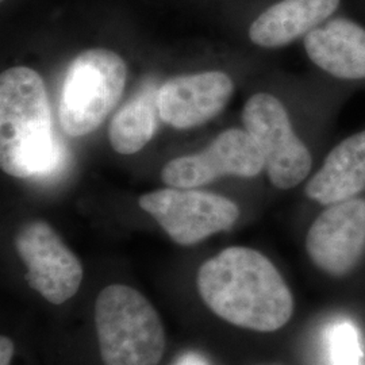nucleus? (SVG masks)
Listing matches in <instances>:
<instances>
[{
  "mask_svg": "<svg viewBox=\"0 0 365 365\" xmlns=\"http://www.w3.org/2000/svg\"><path fill=\"white\" fill-rule=\"evenodd\" d=\"M196 284L210 310L235 327L271 333L287 325L294 313L283 276L255 249L222 250L203 262Z\"/></svg>",
  "mask_w": 365,
  "mask_h": 365,
  "instance_id": "obj_1",
  "label": "nucleus"
},
{
  "mask_svg": "<svg viewBox=\"0 0 365 365\" xmlns=\"http://www.w3.org/2000/svg\"><path fill=\"white\" fill-rule=\"evenodd\" d=\"M53 137L45 83L36 71L15 66L0 76V167L18 179L49 178L66 161Z\"/></svg>",
  "mask_w": 365,
  "mask_h": 365,
  "instance_id": "obj_2",
  "label": "nucleus"
},
{
  "mask_svg": "<svg viewBox=\"0 0 365 365\" xmlns=\"http://www.w3.org/2000/svg\"><path fill=\"white\" fill-rule=\"evenodd\" d=\"M95 327L105 365H158L165 330L144 295L122 284L103 288L95 303Z\"/></svg>",
  "mask_w": 365,
  "mask_h": 365,
  "instance_id": "obj_3",
  "label": "nucleus"
},
{
  "mask_svg": "<svg viewBox=\"0 0 365 365\" xmlns=\"http://www.w3.org/2000/svg\"><path fill=\"white\" fill-rule=\"evenodd\" d=\"M128 66L118 53L88 49L66 71L58 118L66 135L78 138L96 130L122 98Z\"/></svg>",
  "mask_w": 365,
  "mask_h": 365,
  "instance_id": "obj_4",
  "label": "nucleus"
},
{
  "mask_svg": "<svg viewBox=\"0 0 365 365\" xmlns=\"http://www.w3.org/2000/svg\"><path fill=\"white\" fill-rule=\"evenodd\" d=\"M242 122L260 148L274 187L289 190L309 176L313 165L310 150L295 134L287 110L277 98L267 92L252 95L244 107Z\"/></svg>",
  "mask_w": 365,
  "mask_h": 365,
  "instance_id": "obj_5",
  "label": "nucleus"
},
{
  "mask_svg": "<svg viewBox=\"0 0 365 365\" xmlns=\"http://www.w3.org/2000/svg\"><path fill=\"white\" fill-rule=\"evenodd\" d=\"M138 205L182 247L229 230L240 217L233 200L194 188L157 190L140 196Z\"/></svg>",
  "mask_w": 365,
  "mask_h": 365,
  "instance_id": "obj_6",
  "label": "nucleus"
},
{
  "mask_svg": "<svg viewBox=\"0 0 365 365\" xmlns=\"http://www.w3.org/2000/svg\"><path fill=\"white\" fill-rule=\"evenodd\" d=\"M15 249L27 267V284L53 304L71 299L83 280L81 262L51 225L29 222L15 237Z\"/></svg>",
  "mask_w": 365,
  "mask_h": 365,
  "instance_id": "obj_7",
  "label": "nucleus"
},
{
  "mask_svg": "<svg viewBox=\"0 0 365 365\" xmlns=\"http://www.w3.org/2000/svg\"><path fill=\"white\" fill-rule=\"evenodd\" d=\"M264 168L260 148L248 131L227 129L205 150L170 161L161 179L173 188H197L227 175L255 178Z\"/></svg>",
  "mask_w": 365,
  "mask_h": 365,
  "instance_id": "obj_8",
  "label": "nucleus"
},
{
  "mask_svg": "<svg viewBox=\"0 0 365 365\" xmlns=\"http://www.w3.org/2000/svg\"><path fill=\"white\" fill-rule=\"evenodd\" d=\"M306 250L325 274L352 272L365 252V199L353 197L327 206L307 232Z\"/></svg>",
  "mask_w": 365,
  "mask_h": 365,
  "instance_id": "obj_9",
  "label": "nucleus"
},
{
  "mask_svg": "<svg viewBox=\"0 0 365 365\" xmlns=\"http://www.w3.org/2000/svg\"><path fill=\"white\" fill-rule=\"evenodd\" d=\"M233 91V80L218 71L172 78L157 91L158 115L175 129H192L217 117Z\"/></svg>",
  "mask_w": 365,
  "mask_h": 365,
  "instance_id": "obj_10",
  "label": "nucleus"
},
{
  "mask_svg": "<svg viewBox=\"0 0 365 365\" xmlns=\"http://www.w3.org/2000/svg\"><path fill=\"white\" fill-rule=\"evenodd\" d=\"M304 51L315 66L334 78H365V29L337 18L315 27L304 37Z\"/></svg>",
  "mask_w": 365,
  "mask_h": 365,
  "instance_id": "obj_11",
  "label": "nucleus"
},
{
  "mask_svg": "<svg viewBox=\"0 0 365 365\" xmlns=\"http://www.w3.org/2000/svg\"><path fill=\"white\" fill-rule=\"evenodd\" d=\"M341 0H280L261 13L249 27L250 41L267 49L286 46L321 26Z\"/></svg>",
  "mask_w": 365,
  "mask_h": 365,
  "instance_id": "obj_12",
  "label": "nucleus"
},
{
  "mask_svg": "<svg viewBox=\"0 0 365 365\" xmlns=\"http://www.w3.org/2000/svg\"><path fill=\"white\" fill-rule=\"evenodd\" d=\"M365 190V130L345 138L327 155L306 185V195L331 206L353 199Z\"/></svg>",
  "mask_w": 365,
  "mask_h": 365,
  "instance_id": "obj_13",
  "label": "nucleus"
},
{
  "mask_svg": "<svg viewBox=\"0 0 365 365\" xmlns=\"http://www.w3.org/2000/svg\"><path fill=\"white\" fill-rule=\"evenodd\" d=\"M157 92L152 87L134 96L123 106L108 128V140L120 155L140 152L156 131Z\"/></svg>",
  "mask_w": 365,
  "mask_h": 365,
  "instance_id": "obj_14",
  "label": "nucleus"
},
{
  "mask_svg": "<svg viewBox=\"0 0 365 365\" xmlns=\"http://www.w3.org/2000/svg\"><path fill=\"white\" fill-rule=\"evenodd\" d=\"M331 365H361L363 351L356 327L348 321L334 325L329 334Z\"/></svg>",
  "mask_w": 365,
  "mask_h": 365,
  "instance_id": "obj_15",
  "label": "nucleus"
},
{
  "mask_svg": "<svg viewBox=\"0 0 365 365\" xmlns=\"http://www.w3.org/2000/svg\"><path fill=\"white\" fill-rule=\"evenodd\" d=\"M15 345L13 339L1 336L0 339V365H10V361L13 359Z\"/></svg>",
  "mask_w": 365,
  "mask_h": 365,
  "instance_id": "obj_16",
  "label": "nucleus"
},
{
  "mask_svg": "<svg viewBox=\"0 0 365 365\" xmlns=\"http://www.w3.org/2000/svg\"><path fill=\"white\" fill-rule=\"evenodd\" d=\"M178 365H207L203 363V360L200 357H197L195 354H188L182 359V361Z\"/></svg>",
  "mask_w": 365,
  "mask_h": 365,
  "instance_id": "obj_17",
  "label": "nucleus"
},
{
  "mask_svg": "<svg viewBox=\"0 0 365 365\" xmlns=\"http://www.w3.org/2000/svg\"><path fill=\"white\" fill-rule=\"evenodd\" d=\"M4 1H6V0H1V3H4Z\"/></svg>",
  "mask_w": 365,
  "mask_h": 365,
  "instance_id": "obj_18",
  "label": "nucleus"
}]
</instances>
